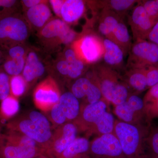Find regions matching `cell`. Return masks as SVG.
<instances>
[{"label": "cell", "mask_w": 158, "mask_h": 158, "mask_svg": "<svg viewBox=\"0 0 158 158\" xmlns=\"http://www.w3.org/2000/svg\"><path fill=\"white\" fill-rule=\"evenodd\" d=\"M148 120L132 124L116 120L113 134L116 136L127 158H145L148 150L147 138L150 131Z\"/></svg>", "instance_id": "1"}, {"label": "cell", "mask_w": 158, "mask_h": 158, "mask_svg": "<svg viewBox=\"0 0 158 158\" xmlns=\"http://www.w3.org/2000/svg\"><path fill=\"white\" fill-rule=\"evenodd\" d=\"M10 131L23 134L45 149L52 136V127L48 118L42 113L31 111L21 115L7 125Z\"/></svg>", "instance_id": "2"}, {"label": "cell", "mask_w": 158, "mask_h": 158, "mask_svg": "<svg viewBox=\"0 0 158 158\" xmlns=\"http://www.w3.org/2000/svg\"><path fill=\"white\" fill-rule=\"evenodd\" d=\"M93 71L107 101L116 106L124 102L131 95L129 88L115 69L105 64H98Z\"/></svg>", "instance_id": "3"}, {"label": "cell", "mask_w": 158, "mask_h": 158, "mask_svg": "<svg viewBox=\"0 0 158 158\" xmlns=\"http://www.w3.org/2000/svg\"><path fill=\"white\" fill-rule=\"evenodd\" d=\"M44 153L43 148L21 133L9 131L3 136L1 158H34Z\"/></svg>", "instance_id": "4"}, {"label": "cell", "mask_w": 158, "mask_h": 158, "mask_svg": "<svg viewBox=\"0 0 158 158\" xmlns=\"http://www.w3.org/2000/svg\"><path fill=\"white\" fill-rule=\"evenodd\" d=\"M30 34V26L18 13L0 17V48L5 49L21 44Z\"/></svg>", "instance_id": "5"}, {"label": "cell", "mask_w": 158, "mask_h": 158, "mask_svg": "<svg viewBox=\"0 0 158 158\" xmlns=\"http://www.w3.org/2000/svg\"><path fill=\"white\" fill-rule=\"evenodd\" d=\"M80 101L71 91L61 94L59 102L52 108L49 119L55 128L68 123L73 122L81 111Z\"/></svg>", "instance_id": "6"}, {"label": "cell", "mask_w": 158, "mask_h": 158, "mask_svg": "<svg viewBox=\"0 0 158 158\" xmlns=\"http://www.w3.org/2000/svg\"><path fill=\"white\" fill-rule=\"evenodd\" d=\"M128 53L127 69L158 65V45L148 40L135 41Z\"/></svg>", "instance_id": "7"}, {"label": "cell", "mask_w": 158, "mask_h": 158, "mask_svg": "<svg viewBox=\"0 0 158 158\" xmlns=\"http://www.w3.org/2000/svg\"><path fill=\"white\" fill-rule=\"evenodd\" d=\"M77 57L85 64H92L103 56V40L95 34H88L76 40L71 44Z\"/></svg>", "instance_id": "8"}, {"label": "cell", "mask_w": 158, "mask_h": 158, "mask_svg": "<svg viewBox=\"0 0 158 158\" xmlns=\"http://www.w3.org/2000/svg\"><path fill=\"white\" fill-rule=\"evenodd\" d=\"M38 36L48 45L53 43L69 45L76 40L77 34L63 20L54 19L50 20L39 31Z\"/></svg>", "instance_id": "9"}, {"label": "cell", "mask_w": 158, "mask_h": 158, "mask_svg": "<svg viewBox=\"0 0 158 158\" xmlns=\"http://www.w3.org/2000/svg\"><path fill=\"white\" fill-rule=\"evenodd\" d=\"M78 130L73 122L68 123L56 128L44 155L48 158H58L77 138Z\"/></svg>", "instance_id": "10"}, {"label": "cell", "mask_w": 158, "mask_h": 158, "mask_svg": "<svg viewBox=\"0 0 158 158\" xmlns=\"http://www.w3.org/2000/svg\"><path fill=\"white\" fill-rule=\"evenodd\" d=\"M115 113L122 121L130 124L150 121L145 114L143 100L137 94H131L124 102L116 105Z\"/></svg>", "instance_id": "11"}, {"label": "cell", "mask_w": 158, "mask_h": 158, "mask_svg": "<svg viewBox=\"0 0 158 158\" xmlns=\"http://www.w3.org/2000/svg\"><path fill=\"white\" fill-rule=\"evenodd\" d=\"M89 158H127L117 138L112 134L98 136L90 143Z\"/></svg>", "instance_id": "12"}, {"label": "cell", "mask_w": 158, "mask_h": 158, "mask_svg": "<svg viewBox=\"0 0 158 158\" xmlns=\"http://www.w3.org/2000/svg\"><path fill=\"white\" fill-rule=\"evenodd\" d=\"M61 94L58 84L52 77H49L40 83L35 88L34 100L38 109L48 112L59 102Z\"/></svg>", "instance_id": "13"}, {"label": "cell", "mask_w": 158, "mask_h": 158, "mask_svg": "<svg viewBox=\"0 0 158 158\" xmlns=\"http://www.w3.org/2000/svg\"><path fill=\"white\" fill-rule=\"evenodd\" d=\"M71 92L79 100H84V105L93 103L103 98L100 88L94 74L79 78L74 82Z\"/></svg>", "instance_id": "14"}, {"label": "cell", "mask_w": 158, "mask_h": 158, "mask_svg": "<svg viewBox=\"0 0 158 158\" xmlns=\"http://www.w3.org/2000/svg\"><path fill=\"white\" fill-rule=\"evenodd\" d=\"M129 23L135 41L147 40L148 37L153 27L152 22L140 1L133 8L131 14L129 18Z\"/></svg>", "instance_id": "15"}, {"label": "cell", "mask_w": 158, "mask_h": 158, "mask_svg": "<svg viewBox=\"0 0 158 158\" xmlns=\"http://www.w3.org/2000/svg\"><path fill=\"white\" fill-rule=\"evenodd\" d=\"M107 102L102 98L93 103L81 106L79 116L73 122L78 131H88L91 126L106 111Z\"/></svg>", "instance_id": "16"}, {"label": "cell", "mask_w": 158, "mask_h": 158, "mask_svg": "<svg viewBox=\"0 0 158 158\" xmlns=\"http://www.w3.org/2000/svg\"><path fill=\"white\" fill-rule=\"evenodd\" d=\"M52 14L47 1L26 11L25 19L30 27L40 31L50 20Z\"/></svg>", "instance_id": "17"}, {"label": "cell", "mask_w": 158, "mask_h": 158, "mask_svg": "<svg viewBox=\"0 0 158 158\" xmlns=\"http://www.w3.org/2000/svg\"><path fill=\"white\" fill-rule=\"evenodd\" d=\"M44 72L45 67L37 54L34 51L29 52L26 57L25 65L22 74L27 85L42 76Z\"/></svg>", "instance_id": "18"}, {"label": "cell", "mask_w": 158, "mask_h": 158, "mask_svg": "<svg viewBox=\"0 0 158 158\" xmlns=\"http://www.w3.org/2000/svg\"><path fill=\"white\" fill-rule=\"evenodd\" d=\"M105 52L104 60L105 64L113 69L121 67L123 62L124 52L115 43L105 38L103 40Z\"/></svg>", "instance_id": "19"}, {"label": "cell", "mask_w": 158, "mask_h": 158, "mask_svg": "<svg viewBox=\"0 0 158 158\" xmlns=\"http://www.w3.org/2000/svg\"><path fill=\"white\" fill-rule=\"evenodd\" d=\"M146 68L128 69L125 75L124 81L130 89L137 94L141 93L148 89Z\"/></svg>", "instance_id": "20"}, {"label": "cell", "mask_w": 158, "mask_h": 158, "mask_svg": "<svg viewBox=\"0 0 158 158\" xmlns=\"http://www.w3.org/2000/svg\"><path fill=\"white\" fill-rule=\"evenodd\" d=\"M85 9L84 1L81 0L65 1L61 11V19L67 24L75 22L84 14Z\"/></svg>", "instance_id": "21"}, {"label": "cell", "mask_w": 158, "mask_h": 158, "mask_svg": "<svg viewBox=\"0 0 158 158\" xmlns=\"http://www.w3.org/2000/svg\"><path fill=\"white\" fill-rule=\"evenodd\" d=\"M90 147L87 138H77L58 158H89Z\"/></svg>", "instance_id": "22"}, {"label": "cell", "mask_w": 158, "mask_h": 158, "mask_svg": "<svg viewBox=\"0 0 158 158\" xmlns=\"http://www.w3.org/2000/svg\"><path fill=\"white\" fill-rule=\"evenodd\" d=\"M102 9L98 19V31L106 38L110 40L113 29L123 19L111 10Z\"/></svg>", "instance_id": "23"}, {"label": "cell", "mask_w": 158, "mask_h": 158, "mask_svg": "<svg viewBox=\"0 0 158 158\" xmlns=\"http://www.w3.org/2000/svg\"><path fill=\"white\" fill-rule=\"evenodd\" d=\"M114 124L115 121L113 115L106 111L91 126L87 132V135L89 136L95 134L100 136L112 134L114 131Z\"/></svg>", "instance_id": "24"}, {"label": "cell", "mask_w": 158, "mask_h": 158, "mask_svg": "<svg viewBox=\"0 0 158 158\" xmlns=\"http://www.w3.org/2000/svg\"><path fill=\"white\" fill-rule=\"evenodd\" d=\"M110 40L117 44L124 52L125 55L129 52L132 45L131 37L123 20H120L113 29Z\"/></svg>", "instance_id": "25"}, {"label": "cell", "mask_w": 158, "mask_h": 158, "mask_svg": "<svg viewBox=\"0 0 158 158\" xmlns=\"http://www.w3.org/2000/svg\"><path fill=\"white\" fill-rule=\"evenodd\" d=\"M138 2L135 0H110L98 1L97 3L98 7L111 10L123 19L128 11L132 9Z\"/></svg>", "instance_id": "26"}, {"label": "cell", "mask_w": 158, "mask_h": 158, "mask_svg": "<svg viewBox=\"0 0 158 158\" xmlns=\"http://www.w3.org/2000/svg\"><path fill=\"white\" fill-rule=\"evenodd\" d=\"M148 89L143 100L145 114L151 121L158 117V85Z\"/></svg>", "instance_id": "27"}, {"label": "cell", "mask_w": 158, "mask_h": 158, "mask_svg": "<svg viewBox=\"0 0 158 158\" xmlns=\"http://www.w3.org/2000/svg\"><path fill=\"white\" fill-rule=\"evenodd\" d=\"M19 108V102L17 98L10 94L1 101L0 118L4 120L10 119L18 113Z\"/></svg>", "instance_id": "28"}, {"label": "cell", "mask_w": 158, "mask_h": 158, "mask_svg": "<svg viewBox=\"0 0 158 158\" xmlns=\"http://www.w3.org/2000/svg\"><path fill=\"white\" fill-rule=\"evenodd\" d=\"M26 57L9 58L6 57L2 65L3 70L10 77L22 73L26 63Z\"/></svg>", "instance_id": "29"}, {"label": "cell", "mask_w": 158, "mask_h": 158, "mask_svg": "<svg viewBox=\"0 0 158 158\" xmlns=\"http://www.w3.org/2000/svg\"><path fill=\"white\" fill-rule=\"evenodd\" d=\"M10 94L18 98L24 94L27 89V82L22 75L10 77Z\"/></svg>", "instance_id": "30"}, {"label": "cell", "mask_w": 158, "mask_h": 158, "mask_svg": "<svg viewBox=\"0 0 158 158\" xmlns=\"http://www.w3.org/2000/svg\"><path fill=\"white\" fill-rule=\"evenodd\" d=\"M150 19L155 25L158 22V7L156 0L140 1Z\"/></svg>", "instance_id": "31"}, {"label": "cell", "mask_w": 158, "mask_h": 158, "mask_svg": "<svg viewBox=\"0 0 158 158\" xmlns=\"http://www.w3.org/2000/svg\"><path fill=\"white\" fill-rule=\"evenodd\" d=\"M19 3L15 0H0V17L17 13Z\"/></svg>", "instance_id": "32"}, {"label": "cell", "mask_w": 158, "mask_h": 158, "mask_svg": "<svg viewBox=\"0 0 158 158\" xmlns=\"http://www.w3.org/2000/svg\"><path fill=\"white\" fill-rule=\"evenodd\" d=\"M10 76L0 69V101H2L10 94Z\"/></svg>", "instance_id": "33"}, {"label": "cell", "mask_w": 158, "mask_h": 158, "mask_svg": "<svg viewBox=\"0 0 158 158\" xmlns=\"http://www.w3.org/2000/svg\"><path fill=\"white\" fill-rule=\"evenodd\" d=\"M147 145L149 151L158 157V127L151 128L148 137Z\"/></svg>", "instance_id": "34"}, {"label": "cell", "mask_w": 158, "mask_h": 158, "mask_svg": "<svg viewBox=\"0 0 158 158\" xmlns=\"http://www.w3.org/2000/svg\"><path fill=\"white\" fill-rule=\"evenodd\" d=\"M148 89L158 85V65L146 68Z\"/></svg>", "instance_id": "35"}, {"label": "cell", "mask_w": 158, "mask_h": 158, "mask_svg": "<svg viewBox=\"0 0 158 158\" xmlns=\"http://www.w3.org/2000/svg\"><path fill=\"white\" fill-rule=\"evenodd\" d=\"M6 57L9 58H22L26 57V51L25 48L18 44L13 46L7 49Z\"/></svg>", "instance_id": "36"}, {"label": "cell", "mask_w": 158, "mask_h": 158, "mask_svg": "<svg viewBox=\"0 0 158 158\" xmlns=\"http://www.w3.org/2000/svg\"><path fill=\"white\" fill-rule=\"evenodd\" d=\"M56 69L60 74L68 78L69 73V65L68 62L64 58L60 59L57 62Z\"/></svg>", "instance_id": "37"}, {"label": "cell", "mask_w": 158, "mask_h": 158, "mask_svg": "<svg viewBox=\"0 0 158 158\" xmlns=\"http://www.w3.org/2000/svg\"><path fill=\"white\" fill-rule=\"evenodd\" d=\"M65 1L64 0H51L49 1L54 12L57 16L61 18V11L62 6Z\"/></svg>", "instance_id": "38"}, {"label": "cell", "mask_w": 158, "mask_h": 158, "mask_svg": "<svg viewBox=\"0 0 158 158\" xmlns=\"http://www.w3.org/2000/svg\"><path fill=\"white\" fill-rule=\"evenodd\" d=\"M147 40L158 45V22L150 32Z\"/></svg>", "instance_id": "39"}, {"label": "cell", "mask_w": 158, "mask_h": 158, "mask_svg": "<svg viewBox=\"0 0 158 158\" xmlns=\"http://www.w3.org/2000/svg\"><path fill=\"white\" fill-rule=\"evenodd\" d=\"M44 1L41 0H23L21 2V3L23 8H24L27 11L28 9L43 2Z\"/></svg>", "instance_id": "40"}, {"label": "cell", "mask_w": 158, "mask_h": 158, "mask_svg": "<svg viewBox=\"0 0 158 158\" xmlns=\"http://www.w3.org/2000/svg\"><path fill=\"white\" fill-rule=\"evenodd\" d=\"M3 136H0V158L1 157V147H2V144Z\"/></svg>", "instance_id": "41"}, {"label": "cell", "mask_w": 158, "mask_h": 158, "mask_svg": "<svg viewBox=\"0 0 158 158\" xmlns=\"http://www.w3.org/2000/svg\"><path fill=\"white\" fill-rule=\"evenodd\" d=\"M34 158H48L46 156L44 155H39L38 156H37L36 157Z\"/></svg>", "instance_id": "42"}, {"label": "cell", "mask_w": 158, "mask_h": 158, "mask_svg": "<svg viewBox=\"0 0 158 158\" xmlns=\"http://www.w3.org/2000/svg\"><path fill=\"white\" fill-rule=\"evenodd\" d=\"M2 57L3 55L2 54V52H1V51L0 50V69L1 68V62H2Z\"/></svg>", "instance_id": "43"}, {"label": "cell", "mask_w": 158, "mask_h": 158, "mask_svg": "<svg viewBox=\"0 0 158 158\" xmlns=\"http://www.w3.org/2000/svg\"><path fill=\"white\" fill-rule=\"evenodd\" d=\"M156 3L157 6L158 7V0H156Z\"/></svg>", "instance_id": "44"}]
</instances>
